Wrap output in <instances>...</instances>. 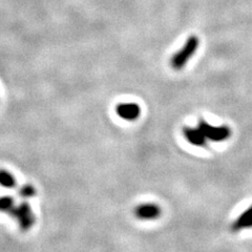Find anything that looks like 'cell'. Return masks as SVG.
Wrapping results in <instances>:
<instances>
[{"label": "cell", "instance_id": "6da1fadb", "mask_svg": "<svg viewBox=\"0 0 252 252\" xmlns=\"http://www.w3.org/2000/svg\"><path fill=\"white\" fill-rule=\"evenodd\" d=\"M199 44L200 40L198 37L194 35L189 37L182 49L172 56L170 60L171 67L176 70L182 69L187 64V62L190 60V58L196 53Z\"/></svg>", "mask_w": 252, "mask_h": 252}, {"label": "cell", "instance_id": "7a4b0ae2", "mask_svg": "<svg viewBox=\"0 0 252 252\" xmlns=\"http://www.w3.org/2000/svg\"><path fill=\"white\" fill-rule=\"evenodd\" d=\"M9 215L17 220L19 227L23 231H28L35 224V215L27 202L15 205L14 208L9 212Z\"/></svg>", "mask_w": 252, "mask_h": 252}, {"label": "cell", "instance_id": "3957f363", "mask_svg": "<svg viewBox=\"0 0 252 252\" xmlns=\"http://www.w3.org/2000/svg\"><path fill=\"white\" fill-rule=\"evenodd\" d=\"M198 127L204 133V136L206 137V139H209V140L215 141V142L225 141L231 135L230 128L226 125L218 126L217 127V126H212V125L208 124L207 122L201 120L199 122Z\"/></svg>", "mask_w": 252, "mask_h": 252}, {"label": "cell", "instance_id": "277c9868", "mask_svg": "<svg viewBox=\"0 0 252 252\" xmlns=\"http://www.w3.org/2000/svg\"><path fill=\"white\" fill-rule=\"evenodd\" d=\"M135 215L140 220H155L161 215V209L156 204H142L135 209Z\"/></svg>", "mask_w": 252, "mask_h": 252}, {"label": "cell", "instance_id": "5b68a950", "mask_svg": "<svg viewBox=\"0 0 252 252\" xmlns=\"http://www.w3.org/2000/svg\"><path fill=\"white\" fill-rule=\"evenodd\" d=\"M117 114L119 115L122 119L127 121H133L138 119L140 116V106L136 103H122L119 104L116 108Z\"/></svg>", "mask_w": 252, "mask_h": 252}, {"label": "cell", "instance_id": "8992f818", "mask_svg": "<svg viewBox=\"0 0 252 252\" xmlns=\"http://www.w3.org/2000/svg\"><path fill=\"white\" fill-rule=\"evenodd\" d=\"M183 133L190 144L200 147L206 146V137L204 136V133L201 131L199 127L192 128L186 126V127L183 128Z\"/></svg>", "mask_w": 252, "mask_h": 252}, {"label": "cell", "instance_id": "52a82bcc", "mask_svg": "<svg viewBox=\"0 0 252 252\" xmlns=\"http://www.w3.org/2000/svg\"><path fill=\"white\" fill-rule=\"evenodd\" d=\"M247 228H252V206H250L245 212H243L231 226V229L234 232L247 229Z\"/></svg>", "mask_w": 252, "mask_h": 252}, {"label": "cell", "instance_id": "ba28073f", "mask_svg": "<svg viewBox=\"0 0 252 252\" xmlns=\"http://www.w3.org/2000/svg\"><path fill=\"white\" fill-rule=\"evenodd\" d=\"M0 186L6 189H13L17 186V181L10 171L0 169Z\"/></svg>", "mask_w": 252, "mask_h": 252}, {"label": "cell", "instance_id": "9c48e42d", "mask_svg": "<svg viewBox=\"0 0 252 252\" xmlns=\"http://www.w3.org/2000/svg\"><path fill=\"white\" fill-rule=\"evenodd\" d=\"M15 206V200L12 196H1L0 198V212H5V214H9V212L14 208Z\"/></svg>", "mask_w": 252, "mask_h": 252}, {"label": "cell", "instance_id": "30bf717a", "mask_svg": "<svg viewBox=\"0 0 252 252\" xmlns=\"http://www.w3.org/2000/svg\"><path fill=\"white\" fill-rule=\"evenodd\" d=\"M18 193L22 199H31L36 195V188L31 184H25L19 188Z\"/></svg>", "mask_w": 252, "mask_h": 252}]
</instances>
